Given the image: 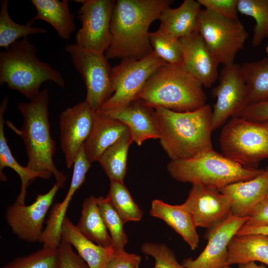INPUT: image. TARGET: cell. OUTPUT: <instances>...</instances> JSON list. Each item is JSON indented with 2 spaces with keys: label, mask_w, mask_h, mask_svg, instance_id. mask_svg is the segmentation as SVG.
Here are the masks:
<instances>
[{
  "label": "cell",
  "mask_w": 268,
  "mask_h": 268,
  "mask_svg": "<svg viewBox=\"0 0 268 268\" xmlns=\"http://www.w3.org/2000/svg\"><path fill=\"white\" fill-rule=\"evenodd\" d=\"M266 51L267 53L268 54V45L266 48Z\"/></svg>",
  "instance_id": "f6af8a7d"
},
{
  "label": "cell",
  "mask_w": 268,
  "mask_h": 268,
  "mask_svg": "<svg viewBox=\"0 0 268 268\" xmlns=\"http://www.w3.org/2000/svg\"><path fill=\"white\" fill-rule=\"evenodd\" d=\"M216 99L212 111L213 131L224 124L229 118L239 117L248 105L246 86L241 66L238 64L224 66L219 83L211 91Z\"/></svg>",
  "instance_id": "7c38bea8"
},
{
  "label": "cell",
  "mask_w": 268,
  "mask_h": 268,
  "mask_svg": "<svg viewBox=\"0 0 268 268\" xmlns=\"http://www.w3.org/2000/svg\"><path fill=\"white\" fill-rule=\"evenodd\" d=\"M154 109L160 144L171 160L190 158L213 149L212 111L208 104L184 112L162 107Z\"/></svg>",
  "instance_id": "3957f363"
},
{
  "label": "cell",
  "mask_w": 268,
  "mask_h": 268,
  "mask_svg": "<svg viewBox=\"0 0 268 268\" xmlns=\"http://www.w3.org/2000/svg\"><path fill=\"white\" fill-rule=\"evenodd\" d=\"M130 131L123 123L94 111L91 131L83 144L85 154L90 163L98 161L103 153Z\"/></svg>",
  "instance_id": "ffe728a7"
},
{
  "label": "cell",
  "mask_w": 268,
  "mask_h": 268,
  "mask_svg": "<svg viewBox=\"0 0 268 268\" xmlns=\"http://www.w3.org/2000/svg\"><path fill=\"white\" fill-rule=\"evenodd\" d=\"M248 217L240 218L231 213L222 222L207 230L204 238L208 242L196 259H184L181 264L185 268H222L227 265L228 246Z\"/></svg>",
  "instance_id": "5bb4252c"
},
{
  "label": "cell",
  "mask_w": 268,
  "mask_h": 268,
  "mask_svg": "<svg viewBox=\"0 0 268 268\" xmlns=\"http://www.w3.org/2000/svg\"><path fill=\"white\" fill-rule=\"evenodd\" d=\"M167 169L170 176L179 182L217 189L252 179L265 170L246 169L213 149L190 158L171 160Z\"/></svg>",
  "instance_id": "8992f818"
},
{
  "label": "cell",
  "mask_w": 268,
  "mask_h": 268,
  "mask_svg": "<svg viewBox=\"0 0 268 268\" xmlns=\"http://www.w3.org/2000/svg\"><path fill=\"white\" fill-rule=\"evenodd\" d=\"M133 142L129 132L110 146L101 156L98 162L110 181L123 182L127 172L128 150Z\"/></svg>",
  "instance_id": "f1b7e54d"
},
{
  "label": "cell",
  "mask_w": 268,
  "mask_h": 268,
  "mask_svg": "<svg viewBox=\"0 0 268 268\" xmlns=\"http://www.w3.org/2000/svg\"><path fill=\"white\" fill-rule=\"evenodd\" d=\"M197 31L219 64L224 66L234 64L248 37L238 18H225L205 8L199 14Z\"/></svg>",
  "instance_id": "ba28073f"
},
{
  "label": "cell",
  "mask_w": 268,
  "mask_h": 268,
  "mask_svg": "<svg viewBox=\"0 0 268 268\" xmlns=\"http://www.w3.org/2000/svg\"><path fill=\"white\" fill-rule=\"evenodd\" d=\"M260 262L268 266V236L262 234L235 235L228 246L227 265Z\"/></svg>",
  "instance_id": "d4e9b609"
},
{
  "label": "cell",
  "mask_w": 268,
  "mask_h": 268,
  "mask_svg": "<svg viewBox=\"0 0 268 268\" xmlns=\"http://www.w3.org/2000/svg\"><path fill=\"white\" fill-rule=\"evenodd\" d=\"M49 97V91L45 88L29 102L19 103L17 107L24 118L23 126L21 129L10 123L8 126L23 140L28 159L26 166L28 170L36 178L48 179L54 175L56 183L62 188L67 177L53 161L55 141L50 133Z\"/></svg>",
  "instance_id": "7a4b0ae2"
},
{
  "label": "cell",
  "mask_w": 268,
  "mask_h": 268,
  "mask_svg": "<svg viewBox=\"0 0 268 268\" xmlns=\"http://www.w3.org/2000/svg\"><path fill=\"white\" fill-rule=\"evenodd\" d=\"M251 234H262L268 236V226L262 227H249L243 225L239 230L236 235Z\"/></svg>",
  "instance_id": "b9f144b4"
},
{
  "label": "cell",
  "mask_w": 268,
  "mask_h": 268,
  "mask_svg": "<svg viewBox=\"0 0 268 268\" xmlns=\"http://www.w3.org/2000/svg\"><path fill=\"white\" fill-rule=\"evenodd\" d=\"M265 169L252 179L232 183L218 189L229 200L233 215L248 217L254 207L267 197L268 168Z\"/></svg>",
  "instance_id": "d6986e66"
},
{
  "label": "cell",
  "mask_w": 268,
  "mask_h": 268,
  "mask_svg": "<svg viewBox=\"0 0 268 268\" xmlns=\"http://www.w3.org/2000/svg\"><path fill=\"white\" fill-rule=\"evenodd\" d=\"M82 5L77 11L81 26L76 44L87 50L105 54L111 40L110 22L116 0H74Z\"/></svg>",
  "instance_id": "8fae6325"
},
{
  "label": "cell",
  "mask_w": 268,
  "mask_h": 268,
  "mask_svg": "<svg viewBox=\"0 0 268 268\" xmlns=\"http://www.w3.org/2000/svg\"><path fill=\"white\" fill-rule=\"evenodd\" d=\"M36 15L27 22L32 25L38 20L52 25L62 39L68 40L75 29L74 15L70 12L67 0H31Z\"/></svg>",
  "instance_id": "cb8c5ba5"
},
{
  "label": "cell",
  "mask_w": 268,
  "mask_h": 268,
  "mask_svg": "<svg viewBox=\"0 0 268 268\" xmlns=\"http://www.w3.org/2000/svg\"><path fill=\"white\" fill-rule=\"evenodd\" d=\"M76 227L83 236L96 244L105 247H114L101 215L96 197L90 196L84 199Z\"/></svg>",
  "instance_id": "484cf974"
},
{
  "label": "cell",
  "mask_w": 268,
  "mask_h": 268,
  "mask_svg": "<svg viewBox=\"0 0 268 268\" xmlns=\"http://www.w3.org/2000/svg\"><path fill=\"white\" fill-rule=\"evenodd\" d=\"M183 53L182 64L203 86L209 88L217 78L219 63L198 31L179 39Z\"/></svg>",
  "instance_id": "e0dca14e"
},
{
  "label": "cell",
  "mask_w": 268,
  "mask_h": 268,
  "mask_svg": "<svg viewBox=\"0 0 268 268\" xmlns=\"http://www.w3.org/2000/svg\"><path fill=\"white\" fill-rule=\"evenodd\" d=\"M201 82L180 64L165 63L149 77L135 100L153 108L178 112L196 110L206 104Z\"/></svg>",
  "instance_id": "277c9868"
},
{
  "label": "cell",
  "mask_w": 268,
  "mask_h": 268,
  "mask_svg": "<svg viewBox=\"0 0 268 268\" xmlns=\"http://www.w3.org/2000/svg\"><path fill=\"white\" fill-rule=\"evenodd\" d=\"M140 263L141 257L136 254L115 250L106 268H139Z\"/></svg>",
  "instance_id": "f35d334b"
},
{
  "label": "cell",
  "mask_w": 268,
  "mask_h": 268,
  "mask_svg": "<svg viewBox=\"0 0 268 268\" xmlns=\"http://www.w3.org/2000/svg\"><path fill=\"white\" fill-rule=\"evenodd\" d=\"M241 67L248 105L268 100V58L244 63Z\"/></svg>",
  "instance_id": "83f0119b"
},
{
  "label": "cell",
  "mask_w": 268,
  "mask_h": 268,
  "mask_svg": "<svg viewBox=\"0 0 268 268\" xmlns=\"http://www.w3.org/2000/svg\"><path fill=\"white\" fill-rule=\"evenodd\" d=\"M149 214L164 221L182 237L192 250L199 247L200 237L197 227L184 203L172 205L162 200H153L151 201Z\"/></svg>",
  "instance_id": "44dd1931"
},
{
  "label": "cell",
  "mask_w": 268,
  "mask_h": 268,
  "mask_svg": "<svg viewBox=\"0 0 268 268\" xmlns=\"http://www.w3.org/2000/svg\"><path fill=\"white\" fill-rule=\"evenodd\" d=\"M237 268H268L264 265H258L255 262H250L247 263L238 265Z\"/></svg>",
  "instance_id": "7bdbcfd3"
},
{
  "label": "cell",
  "mask_w": 268,
  "mask_h": 268,
  "mask_svg": "<svg viewBox=\"0 0 268 268\" xmlns=\"http://www.w3.org/2000/svg\"><path fill=\"white\" fill-rule=\"evenodd\" d=\"M267 168H268V167ZM267 197H268V194H267Z\"/></svg>",
  "instance_id": "bcb514c9"
},
{
  "label": "cell",
  "mask_w": 268,
  "mask_h": 268,
  "mask_svg": "<svg viewBox=\"0 0 268 268\" xmlns=\"http://www.w3.org/2000/svg\"><path fill=\"white\" fill-rule=\"evenodd\" d=\"M97 112L125 124L130 130L133 141L138 146L148 139L159 138L155 109L139 100H134L115 109Z\"/></svg>",
  "instance_id": "ac0fdd59"
},
{
  "label": "cell",
  "mask_w": 268,
  "mask_h": 268,
  "mask_svg": "<svg viewBox=\"0 0 268 268\" xmlns=\"http://www.w3.org/2000/svg\"><path fill=\"white\" fill-rule=\"evenodd\" d=\"M8 103L7 97H5L0 106V179L2 182L6 181V176L3 170L5 167L12 169L19 176L21 180L20 192L17 197L15 202L24 204L27 194V188L31 182L36 178L26 168L20 165L13 156L7 144L4 131L3 115Z\"/></svg>",
  "instance_id": "4316f807"
},
{
  "label": "cell",
  "mask_w": 268,
  "mask_h": 268,
  "mask_svg": "<svg viewBox=\"0 0 268 268\" xmlns=\"http://www.w3.org/2000/svg\"><path fill=\"white\" fill-rule=\"evenodd\" d=\"M239 117L251 121H268V100L247 105Z\"/></svg>",
  "instance_id": "60d3db41"
},
{
  "label": "cell",
  "mask_w": 268,
  "mask_h": 268,
  "mask_svg": "<svg viewBox=\"0 0 268 268\" xmlns=\"http://www.w3.org/2000/svg\"><path fill=\"white\" fill-rule=\"evenodd\" d=\"M172 0H118L110 22L108 59H141L153 52L148 29Z\"/></svg>",
  "instance_id": "6da1fadb"
},
{
  "label": "cell",
  "mask_w": 268,
  "mask_h": 268,
  "mask_svg": "<svg viewBox=\"0 0 268 268\" xmlns=\"http://www.w3.org/2000/svg\"><path fill=\"white\" fill-rule=\"evenodd\" d=\"M205 9L229 19H238V0H197Z\"/></svg>",
  "instance_id": "8d00e7d4"
},
{
  "label": "cell",
  "mask_w": 268,
  "mask_h": 268,
  "mask_svg": "<svg viewBox=\"0 0 268 268\" xmlns=\"http://www.w3.org/2000/svg\"><path fill=\"white\" fill-rule=\"evenodd\" d=\"M61 237L75 248L89 268H106L115 251L114 247H103L87 239L67 216L62 224Z\"/></svg>",
  "instance_id": "7402d4cb"
},
{
  "label": "cell",
  "mask_w": 268,
  "mask_h": 268,
  "mask_svg": "<svg viewBox=\"0 0 268 268\" xmlns=\"http://www.w3.org/2000/svg\"><path fill=\"white\" fill-rule=\"evenodd\" d=\"M36 47L28 37L11 44L0 52V83L24 95L30 101L40 92L41 84L47 81L59 87L65 86L61 73L37 56Z\"/></svg>",
  "instance_id": "5b68a950"
},
{
  "label": "cell",
  "mask_w": 268,
  "mask_h": 268,
  "mask_svg": "<svg viewBox=\"0 0 268 268\" xmlns=\"http://www.w3.org/2000/svg\"><path fill=\"white\" fill-rule=\"evenodd\" d=\"M165 63L154 52L141 59L122 60L112 68L113 93L97 111L115 109L135 100L149 77Z\"/></svg>",
  "instance_id": "9c48e42d"
},
{
  "label": "cell",
  "mask_w": 268,
  "mask_h": 268,
  "mask_svg": "<svg viewBox=\"0 0 268 268\" xmlns=\"http://www.w3.org/2000/svg\"><path fill=\"white\" fill-rule=\"evenodd\" d=\"M59 247L42 248L24 257L15 259L2 268H59Z\"/></svg>",
  "instance_id": "836d02e7"
},
{
  "label": "cell",
  "mask_w": 268,
  "mask_h": 268,
  "mask_svg": "<svg viewBox=\"0 0 268 268\" xmlns=\"http://www.w3.org/2000/svg\"><path fill=\"white\" fill-rule=\"evenodd\" d=\"M222 268H232L230 265H226L223 267Z\"/></svg>",
  "instance_id": "ee69618b"
},
{
  "label": "cell",
  "mask_w": 268,
  "mask_h": 268,
  "mask_svg": "<svg viewBox=\"0 0 268 268\" xmlns=\"http://www.w3.org/2000/svg\"><path fill=\"white\" fill-rule=\"evenodd\" d=\"M149 40L153 52L166 63L180 64L183 62V53L179 39L173 38L160 29L149 32Z\"/></svg>",
  "instance_id": "e575fe53"
},
{
  "label": "cell",
  "mask_w": 268,
  "mask_h": 268,
  "mask_svg": "<svg viewBox=\"0 0 268 268\" xmlns=\"http://www.w3.org/2000/svg\"><path fill=\"white\" fill-rule=\"evenodd\" d=\"M140 249L143 254L154 258V268H185L177 261L173 251L165 244L145 242Z\"/></svg>",
  "instance_id": "d590c367"
},
{
  "label": "cell",
  "mask_w": 268,
  "mask_h": 268,
  "mask_svg": "<svg viewBox=\"0 0 268 268\" xmlns=\"http://www.w3.org/2000/svg\"><path fill=\"white\" fill-rule=\"evenodd\" d=\"M219 143L228 158L246 169H258L261 161L268 158V121L231 118L222 128Z\"/></svg>",
  "instance_id": "52a82bcc"
},
{
  "label": "cell",
  "mask_w": 268,
  "mask_h": 268,
  "mask_svg": "<svg viewBox=\"0 0 268 268\" xmlns=\"http://www.w3.org/2000/svg\"><path fill=\"white\" fill-rule=\"evenodd\" d=\"M93 111L84 101L66 109L60 116L61 147L70 168L92 130Z\"/></svg>",
  "instance_id": "9a60e30c"
},
{
  "label": "cell",
  "mask_w": 268,
  "mask_h": 268,
  "mask_svg": "<svg viewBox=\"0 0 268 268\" xmlns=\"http://www.w3.org/2000/svg\"><path fill=\"white\" fill-rule=\"evenodd\" d=\"M237 11L255 20L252 43L259 46L268 38V0H238Z\"/></svg>",
  "instance_id": "1f68e13d"
},
{
  "label": "cell",
  "mask_w": 268,
  "mask_h": 268,
  "mask_svg": "<svg viewBox=\"0 0 268 268\" xmlns=\"http://www.w3.org/2000/svg\"><path fill=\"white\" fill-rule=\"evenodd\" d=\"M197 227L212 229L231 213L229 200L218 189L200 184L192 185L184 202Z\"/></svg>",
  "instance_id": "2e32d148"
},
{
  "label": "cell",
  "mask_w": 268,
  "mask_h": 268,
  "mask_svg": "<svg viewBox=\"0 0 268 268\" xmlns=\"http://www.w3.org/2000/svg\"><path fill=\"white\" fill-rule=\"evenodd\" d=\"M0 47L7 49L16 41L29 35L37 34H45L46 29L33 27L27 22L19 24L10 17L8 10V0L0 1Z\"/></svg>",
  "instance_id": "f546056e"
},
{
  "label": "cell",
  "mask_w": 268,
  "mask_h": 268,
  "mask_svg": "<svg viewBox=\"0 0 268 268\" xmlns=\"http://www.w3.org/2000/svg\"><path fill=\"white\" fill-rule=\"evenodd\" d=\"M59 188L55 183L48 192L37 195L31 204L15 201L6 208V222L19 239L28 243L39 242L44 230L45 216Z\"/></svg>",
  "instance_id": "4fadbf2b"
},
{
  "label": "cell",
  "mask_w": 268,
  "mask_h": 268,
  "mask_svg": "<svg viewBox=\"0 0 268 268\" xmlns=\"http://www.w3.org/2000/svg\"><path fill=\"white\" fill-rule=\"evenodd\" d=\"M123 223L138 222L143 212L134 202L123 182L110 181L109 193L106 196Z\"/></svg>",
  "instance_id": "4dcf8cb0"
},
{
  "label": "cell",
  "mask_w": 268,
  "mask_h": 268,
  "mask_svg": "<svg viewBox=\"0 0 268 268\" xmlns=\"http://www.w3.org/2000/svg\"><path fill=\"white\" fill-rule=\"evenodd\" d=\"M201 7L198 0H185L177 8L166 7L159 17V29L178 39L198 31L197 21Z\"/></svg>",
  "instance_id": "603a6c76"
},
{
  "label": "cell",
  "mask_w": 268,
  "mask_h": 268,
  "mask_svg": "<svg viewBox=\"0 0 268 268\" xmlns=\"http://www.w3.org/2000/svg\"><path fill=\"white\" fill-rule=\"evenodd\" d=\"M65 50L85 83V101L94 111L100 108L113 94L112 68L104 54L93 52L75 44H69Z\"/></svg>",
  "instance_id": "30bf717a"
},
{
  "label": "cell",
  "mask_w": 268,
  "mask_h": 268,
  "mask_svg": "<svg viewBox=\"0 0 268 268\" xmlns=\"http://www.w3.org/2000/svg\"><path fill=\"white\" fill-rule=\"evenodd\" d=\"M244 225L249 227L268 226V197L254 207Z\"/></svg>",
  "instance_id": "ab89813d"
},
{
  "label": "cell",
  "mask_w": 268,
  "mask_h": 268,
  "mask_svg": "<svg viewBox=\"0 0 268 268\" xmlns=\"http://www.w3.org/2000/svg\"><path fill=\"white\" fill-rule=\"evenodd\" d=\"M101 215L113 243L115 250H124L128 242L121 218L107 197L97 198Z\"/></svg>",
  "instance_id": "d6a6232c"
},
{
  "label": "cell",
  "mask_w": 268,
  "mask_h": 268,
  "mask_svg": "<svg viewBox=\"0 0 268 268\" xmlns=\"http://www.w3.org/2000/svg\"><path fill=\"white\" fill-rule=\"evenodd\" d=\"M59 249L60 253L59 268H89L84 261L73 250L70 244L61 240Z\"/></svg>",
  "instance_id": "74e56055"
}]
</instances>
